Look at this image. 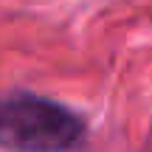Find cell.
<instances>
[{"instance_id":"cell-1","label":"cell","mask_w":152,"mask_h":152,"mask_svg":"<svg viewBox=\"0 0 152 152\" xmlns=\"http://www.w3.org/2000/svg\"><path fill=\"white\" fill-rule=\"evenodd\" d=\"M87 141V124L76 110L39 93L0 96L3 152H76Z\"/></svg>"}]
</instances>
